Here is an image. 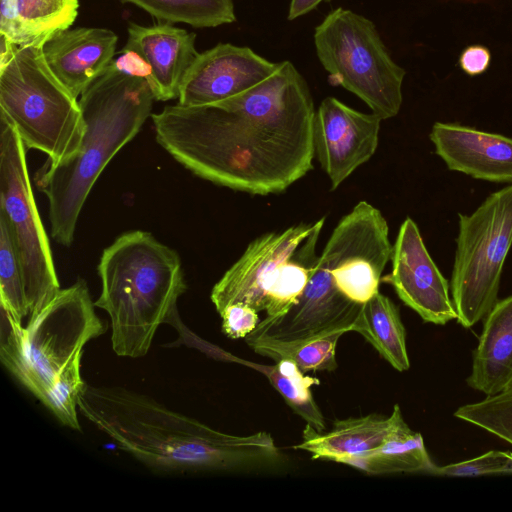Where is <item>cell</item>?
Segmentation results:
<instances>
[{"instance_id": "cell-1", "label": "cell", "mask_w": 512, "mask_h": 512, "mask_svg": "<svg viewBox=\"0 0 512 512\" xmlns=\"http://www.w3.org/2000/svg\"><path fill=\"white\" fill-rule=\"evenodd\" d=\"M315 108L290 61L220 102L167 105L151 115L161 147L196 176L266 196L285 191L313 168Z\"/></svg>"}, {"instance_id": "cell-2", "label": "cell", "mask_w": 512, "mask_h": 512, "mask_svg": "<svg viewBox=\"0 0 512 512\" xmlns=\"http://www.w3.org/2000/svg\"><path fill=\"white\" fill-rule=\"evenodd\" d=\"M78 409L121 450L154 471L261 472L286 459L268 432L223 433L123 387L85 384Z\"/></svg>"}, {"instance_id": "cell-3", "label": "cell", "mask_w": 512, "mask_h": 512, "mask_svg": "<svg viewBox=\"0 0 512 512\" xmlns=\"http://www.w3.org/2000/svg\"><path fill=\"white\" fill-rule=\"evenodd\" d=\"M94 307L82 279L61 289L25 327L0 306L1 362L61 424L74 430H81L77 408L86 384L80 373L83 347L105 332Z\"/></svg>"}, {"instance_id": "cell-4", "label": "cell", "mask_w": 512, "mask_h": 512, "mask_svg": "<svg viewBox=\"0 0 512 512\" xmlns=\"http://www.w3.org/2000/svg\"><path fill=\"white\" fill-rule=\"evenodd\" d=\"M155 100L146 78L130 75L114 62L80 95L85 131L79 149L62 163H47L35 178L48 199L51 236L60 245L72 244L95 182L151 117Z\"/></svg>"}, {"instance_id": "cell-5", "label": "cell", "mask_w": 512, "mask_h": 512, "mask_svg": "<svg viewBox=\"0 0 512 512\" xmlns=\"http://www.w3.org/2000/svg\"><path fill=\"white\" fill-rule=\"evenodd\" d=\"M97 271L101 292L94 304L109 315L113 351L145 356L187 289L179 254L150 232L133 230L103 250Z\"/></svg>"}, {"instance_id": "cell-6", "label": "cell", "mask_w": 512, "mask_h": 512, "mask_svg": "<svg viewBox=\"0 0 512 512\" xmlns=\"http://www.w3.org/2000/svg\"><path fill=\"white\" fill-rule=\"evenodd\" d=\"M43 45L21 46L0 69V113L14 126L27 149L59 164L80 147L85 123L79 100L48 67Z\"/></svg>"}, {"instance_id": "cell-7", "label": "cell", "mask_w": 512, "mask_h": 512, "mask_svg": "<svg viewBox=\"0 0 512 512\" xmlns=\"http://www.w3.org/2000/svg\"><path fill=\"white\" fill-rule=\"evenodd\" d=\"M314 44L331 84L355 94L382 120L399 113L406 72L370 19L338 7L315 28Z\"/></svg>"}, {"instance_id": "cell-8", "label": "cell", "mask_w": 512, "mask_h": 512, "mask_svg": "<svg viewBox=\"0 0 512 512\" xmlns=\"http://www.w3.org/2000/svg\"><path fill=\"white\" fill-rule=\"evenodd\" d=\"M511 246L512 183L490 194L472 214H459L450 290L464 328L484 319L497 302Z\"/></svg>"}, {"instance_id": "cell-9", "label": "cell", "mask_w": 512, "mask_h": 512, "mask_svg": "<svg viewBox=\"0 0 512 512\" xmlns=\"http://www.w3.org/2000/svg\"><path fill=\"white\" fill-rule=\"evenodd\" d=\"M26 150L12 123L0 113V215L8 223L20 257L31 318L61 289L34 198Z\"/></svg>"}, {"instance_id": "cell-10", "label": "cell", "mask_w": 512, "mask_h": 512, "mask_svg": "<svg viewBox=\"0 0 512 512\" xmlns=\"http://www.w3.org/2000/svg\"><path fill=\"white\" fill-rule=\"evenodd\" d=\"M392 247L385 217L367 201H360L340 219L319 258L338 290L364 304L379 291Z\"/></svg>"}, {"instance_id": "cell-11", "label": "cell", "mask_w": 512, "mask_h": 512, "mask_svg": "<svg viewBox=\"0 0 512 512\" xmlns=\"http://www.w3.org/2000/svg\"><path fill=\"white\" fill-rule=\"evenodd\" d=\"M317 224L318 220L300 223L254 239L212 288L211 301L217 312L236 303L266 311L285 264Z\"/></svg>"}, {"instance_id": "cell-12", "label": "cell", "mask_w": 512, "mask_h": 512, "mask_svg": "<svg viewBox=\"0 0 512 512\" xmlns=\"http://www.w3.org/2000/svg\"><path fill=\"white\" fill-rule=\"evenodd\" d=\"M392 270L383 277L400 300L424 322L444 325L457 320L449 284L431 258L417 224L407 217L391 254Z\"/></svg>"}, {"instance_id": "cell-13", "label": "cell", "mask_w": 512, "mask_h": 512, "mask_svg": "<svg viewBox=\"0 0 512 512\" xmlns=\"http://www.w3.org/2000/svg\"><path fill=\"white\" fill-rule=\"evenodd\" d=\"M382 119L335 97L323 99L313 123L314 154L335 190L375 153Z\"/></svg>"}, {"instance_id": "cell-14", "label": "cell", "mask_w": 512, "mask_h": 512, "mask_svg": "<svg viewBox=\"0 0 512 512\" xmlns=\"http://www.w3.org/2000/svg\"><path fill=\"white\" fill-rule=\"evenodd\" d=\"M362 306L338 290L328 267L318 257L297 302L285 314L261 320L249 335L294 340L352 331Z\"/></svg>"}, {"instance_id": "cell-15", "label": "cell", "mask_w": 512, "mask_h": 512, "mask_svg": "<svg viewBox=\"0 0 512 512\" xmlns=\"http://www.w3.org/2000/svg\"><path fill=\"white\" fill-rule=\"evenodd\" d=\"M279 64L249 47L219 43L198 54L183 79L178 103L201 106L233 97L269 77Z\"/></svg>"}, {"instance_id": "cell-16", "label": "cell", "mask_w": 512, "mask_h": 512, "mask_svg": "<svg viewBox=\"0 0 512 512\" xmlns=\"http://www.w3.org/2000/svg\"><path fill=\"white\" fill-rule=\"evenodd\" d=\"M196 34L171 23L144 26L130 22L122 50L136 53L147 65L155 99H178L183 79L198 56Z\"/></svg>"}, {"instance_id": "cell-17", "label": "cell", "mask_w": 512, "mask_h": 512, "mask_svg": "<svg viewBox=\"0 0 512 512\" xmlns=\"http://www.w3.org/2000/svg\"><path fill=\"white\" fill-rule=\"evenodd\" d=\"M429 137L450 170L489 182L512 183V138L443 122L432 126Z\"/></svg>"}, {"instance_id": "cell-18", "label": "cell", "mask_w": 512, "mask_h": 512, "mask_svg": "<svg viewBox=\"0 0 512 512\" xmlns=\"http://www.w3.org/2000/svg\"><path fill=\"white\" fill-rule=\"evenodd\" d=\"M117 41L110 29L68 28L51 35L42 51L52 73L78 98L113 62Z\"/></svg>"}, {"instance_id": "cell-19", "label": "cell", "mask_w": 512, "mask_h": 512, "mask_svg": "<svg viewBox=\"0 0 512 512\" xmlns=\"http://www.w3.org/2000/svg\"><path fill=\"white\" fill-rule=\"evenodd\" d=\"M403 422L401 409L396 404L389 416L373 413L338 420L327 432H317L306 424L302 442L293 448L311 453L312 459L342 464L348 458L381 446Z\"/></svg>"}, {"instance_id": "cell-20", "label": "cell", "mask_w": 512, "mask_h": 512, "mask_svg": "<svg viewBox=\"0 0 512 512\" xmlns=\"http://www.w3.org/2000/svg\"><path fill=\"white\" fill-rule=\"evenodd\" d=\"M484 320L467 384L493 396L512 386V295L497 301Z\"/></svg>"}, {"instance_id": "cell-21", "label": "cell", "mask_w": 512, "mask_h": 512, "mask_svg": "<svg viewBox=\"0 0 512 512\" xmlns=\"http://www.w3.org/2000/svg\"><path fill=\"white\" fill-rule=\"evenodd\" d=\"M78 0H1L0 33L19 47L43 45L75 21Z\"/></svg>"}, {"instance_id": "cell-22", "label": "cell", "mask_w": 512, "mask_h": 512, "mask_svg": "<svg viewBox=\"0 0 512 512\" xmlns=\"http://www.w3.org/2000/svg\"><path fill=\"white\" fill-rule=\"evenodd\" d=\"M342 464L370 475L391 473H429L436 465L431 460L422 435L404 421L381 446L354 457Z\"/></svg>"}, {"instance_id": "cell-23", "label": "cell", "mask_w": 512, "mask_h": 512, "mask_svg": "<svg viewBox=\"0 0 512 512\" xmlns=\"http://www.w3.org/2000/svg\"><path fill=\"white\" fill-rule=\"evenodd\" d=\"M352 331L360 333L394 369H409L406 332L399 309L380 291L363 304Z\"/></svg>"}, {"instance_id": "cell-24", "label": "cell", "mask_w": 512, "mask_h": 512, "mask_svg": "<svg viewBox=\"0 0 512 512\" xmlns=\"http://www.w3.org/2000/svg\"><path fill=\"white\" fill-rule=\"evenodd\" d=\"M346 332L306 339L283 340L269 336H250L244 339L253 351L276 362L289 360L304 372L333 371L337 368L335 358L336 345Z\"/></svg>"}, {"instance_id": "cell-25", "label": "cell", "mask_w": 512, "mask_h": 512, "mask_svg": "<svg viewBox=\"0 0 512 512\" xmlns=\"http://www.w3.org/2000/svg\"><path fill=\"white\" fill-rule=\"evenodd\" d=\"M242 363L264 373L286 404L309 426L317 432L325 431L324 416L311 393V387L319 384L317 378L306 376L289 360H280L274 365H259L246 361Z\"/></svg>"}, {"instance_id": "cell-26", "label": "cell", "mask_w": 512, "mask_h": 512, "mask_svg": "<svg viewBox=\"0 0 512 512\" xmlns=\"http://www.w3.org/2000/svg\"><path fill=\"white\" fill-rule=\"evenodd\" d=\"M145 10L166 23L195 28L217 27L236 21L233 0H119Z\"/></svg>"}, {"instance_id": "cell-27", "label": "cell", "mask_w": 512, "mask_h": 512, "mask_svg": "<svg viewBox=\"0 0 512 512\" xmlns=\"http://www.w3.org/2000/svg\"><path fill=\"white\" fill-rule=\"evenodd\" d=\"M0 306L22 322L29 316L23 270L11 231L0 215Z\"/></svg>"}, {"instance_id": "cell-28", "label": "cell", "mask_w": 512, "mask_h": 512, "mask_svg": "<svg viewBox=\"0 0 512 512\" xmlns=\"http://www.w3.org/2000/svg\"><path fill=\"white\" fill-rule=\"evenodd\" d=\"M454 416L512 445V386L479 402L459 407Z\"/></svg>"}, {"instance_id": "cell-29", "label": "cell", "mask_w": 512, "mask_h": 512, "mask_svg": "<svg viewBox=\"0 0 512 512\" xmlns=\"http://www.w3.org/2000/svg\"><path fill=\"white\" fill-rule=\"evenodd\" d=\"M490 474H512V453L492 450L465 461L436 466L433 475L481 476Z\"/></svg>"}, {"instance_id": "cell-30", "label": "cell", "mask_w": 512, "mask_h": 512, "mask_svg": "<svg viewBox=\"0 0 512 512\" xmlns=\"http://www.w3.org/2000/svg\"><path fill=\"white\" fill-rule=\"evenodd\" d=\"M219 315L222 319V331L231 339L245 338L260 322L258 311L242 303L225 307Z\"/></svg>"}, {"instance_id": "cell-31", "label": "cell", "mask_w": 512, "mask_h": 512, "mask_svg": "<svg viewBox=\"0 0 512 512\" xmlns=\"http://www.w3.org/2000/svg\"><path fill=\"white\" fill-rule=\"evenodd\" d=\"M490 60L491 54L488 48L482 45H471L462 51L459 65L466 74L476 76L488 69Z\"/></svg>"}, {"instance_id": "cell-32", "label": "cell", "mask_w": 512, "mask_h": 512, "mask_svg": "<svg viewBox=\"0 0 512 512\" xmlns=\"http://www.w3.org/2000/svg\"><path fill=\"white\" fill-rule=\"evenodd\" d=\"M330 0H291L288 10V20H295L316 9L320 3Z\"/></svg>"}, {"instance_id": "cell-33", "label": "cell", "mask_w": 512, "mask_h": 512, "mask_svg": "<svg viewBox=\"0 0 512 512\" xmlns=\"http://www.w3.org/2000/svg\"><path fill=\"white\" fill-rule=\"evenodd\" d=\"M19 46L6 35L0 33V69L5 67L14 57Z\"/></svg>"}]
</instances>
